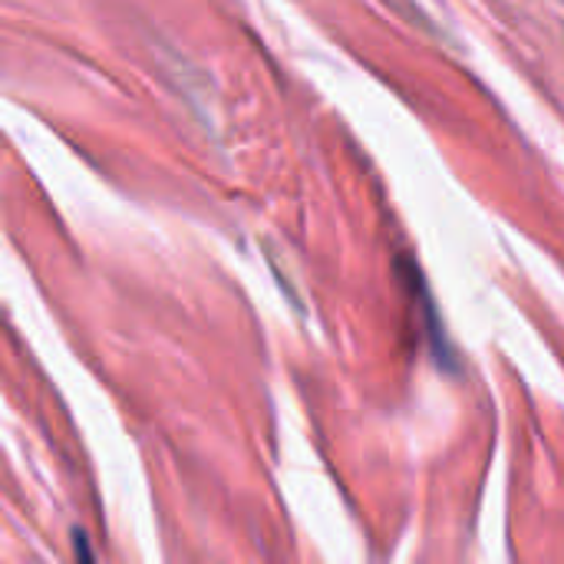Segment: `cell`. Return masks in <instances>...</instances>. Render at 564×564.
<instances>
[{"label":"cell","mask_w":564,"mask_h":564,"mask_svg":"<svg viewBox=\"0 0 564 564\" xmlns=\"http://www.w3.org/2000/svg\"><path fill=\"white\" fill-rule=\"evenodd\" d=\"M73 545H76V555H79V562H93V549H86V542H83V532H73Z\"/></svg>","instance_id":"1"}]
</instances>
